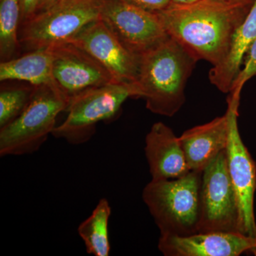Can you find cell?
<instances>
[{
	"mask_svg": "<svg viewBox=\"0 0 256 256\" xmlns=\"http://www.w3.org/2000/svg\"><path fill=\"white\" fill-rule=\"evenodd\" d=\"M252 6L223 0H198L188 4L171 3L156 13L170 37L197 60L216 66L226 56L234 33Z\"/></svg>",
	"mask_w": 256,
	"mask_h": 256,
	"instance_id": "cell-1",
	"label": "cell"
},
{
	"mask_svg": "<svg viewBox=\"0 0 256 256\" xmlns=\"http://www.w3.org/2000/svg\"><path fill=\"white\" fill-rule=\"evenodd\" d=\"M198 62L178 42L169 38L141 56L136 98L146 100L153 114L172 117L185 101L188 79Z\"/></svg>",
	"mask_w": 256,
	"mask_h": 256,
	"instance_id": "cell-2",
	"label": "cell"
},
{
	"mask_svg": "<svg viewBox=\"0 0 256 256\" xmlns=\"http://www.w3.org/2000/svg\"><path fill=\"white\" fill-rule=\"evenodd\" d=\"M202 172L191 171L174 180H152L142 198L160 235L188 236L198 232Z\"/></svg>",
	"mask_w": 256,
	"mask_h": 256,
	"instance_id": "cell-3",
	"label": "cell"
},
{
	"mask_svg": "<svg viewBox=\"0 0 256 256\" xmlns=\"http://www.w3.org/2000/svg\"><path fill=\"white\" fill-rule=\"evenodd\" d=\"M69 102L56 86H35L22 114L0 129V156H24L38 151L52 134L57 116L66 111Z\"/></svg>",
	"mask_w": 256,
	"mask_h": 256,
	"instance_id": "cell-4",
	"label": "cell"
},
{
	"mask_svg": "<svg viewBox=\"0 0 256 256\" xmlns=\"http://www.w3.org/2000/svg\"><path fill=\"white\" fill-rule=\"evenodd\" d=\"M102 0H62L20 25V47L26 52L69 42L100 18Z\"/></svg>",
	"mask_w": 256,
	"mask_h": 256,
	"instance_id": "cell-5",
	"label": "cell"
},
{
	"mask_svg": "<svg viewBox=\"0 0 256 256\" xmlns=\"http://www.w3.org/2000/svg\"><path fill=\"white\" fill-rule=\"evenodd\" d=\"M129 98H136L134 86L121 82H112L82 92L70 100L66 118L56 126L52 136L74 146L84 144L94 136L98 124L117 116Z\"/></svg>",
	"mask_w": 256,
	"mask_h": 256,
	"instance_id": "cell-6",
	"label": "cell"
},
{
	"mask_svg": "<svg viewBox=\"0 0 256 256\" xmlns=\"http://www.w3.org/2000/svg\"><path fill=\"white\" fill-rule=\"evenodd\" d=\"M213 232H240L238 200L228 174L226 150L202 174L197 233Z\"/></svg>",
	"mask_w": 256,
	"mask_h": 256,
	"instance_id": "cell-7",
	"label": "cell"
},
{
	"mask_svg": "<svg viewBox=\"0 0 256 256\" xmlns=\"http://www.w3.org/2000/svg\"><path fill=\"white\" fill-rule=\"evenodd\" d=\"M240 96L229 94L226 114L228 139L226 152L229 176L238 200L240 232L256 238L254 196L256 190V164L242 142L238 126Z\"/></svg>",
	"mask_w": 256,
	"mask_h": 256,
	"instance_id": "cell-8",
	"label": "cell"
},
{
	"mask_svg": "<svg viewBox=\"0 0 256 256\" xmlns=\"http://www.w3.org/2000/svg\"><path fill=\"white\" fill-rule=\"evenodd\" d=\"M100 18L128 50L140 56L170 38L156 12L124 0H102Z\"/></svg>",
	"mask_w": 256,
	"mask_h": 256,
	"instance_id": "cell-9",
	"label": "cell"
},
{
	"mask_svg": "<svg viewBox=\"0 0 256 256\" xmlns=\"http://www.w3.org/2000/svg\"><path fill=\"white\" fill-rule=\"evenodd\" d=\"M50 50L54 79L69 102L90 89L117 82L92 56L72 42L54 45Z\"/></svg>",
	"mask_w": 256,
	"mask_h": 256,
	"instance_id": "cell-10",
	"label": "cell"
},
{
	"mask_svg": "<svg viewBox=\"0 0 256 256\" xmlns=\"http://www.w3.org/2000/svg\"><path fill=\"white\" fill-rule=\"evenodd\" d=\"M72 43L92 56L110 73L114 82L134 85L141 56L128 50L100 18L86 26Z\"/></svg>",
	"mask_w": 256,
	"mask_h": 256,
	"instance_id": "cell-11",
	"label": "cell"
},
{
	"mask_svg": "<svg viewBox=\"0 0 256 256\" xmlns=\"http://www.w3.org/2000/svg\"><path fill=\"white\" fill-rule=\"evenodd\" d=\"M256 246V237L240 232L165 234L160 235L158 242V248L166 256H238Z\"/></svg>",
	"mask_w": 256,
	"mask_h": 256,
	"instance_id": "cell-12",
	"label": "cell"
},
{
	"mask_svg": "<svg viewBox=\"0 0 256 256\" xmlns=\"http://www.w3.org/2000/svg\"><path fill=\"white\" fill-rule=\"evenodd\" d=\"M144 153L152 180H174L191 172L180 138L163 122L153 124L146 134Z\"/></svg>",
	"mask_w": 256,
	"mask_h": 256,
	"instance_id": "cell-13",
	"label": "cell"
},
{
	"mask_svg": "<svg viewBox=\"0 0 256 256\" xmlns=\"http://www.w3.org/2000/svg\"><path fill=\"white\" fill-rule=\"evenodd\" d=\"M228 139V121L226 114L185 131L180 140L191 171H203L220 152L225 150Z\"/></svg>",
	"mask_w": 256,
	"mask_h": 256,
	"instance_id": "cell-14",
	"label": "cell"
},
{
	"mask_svg": "<svg viewBox=\"0 0 256 256\" xmlns=\"http://www.w3.org/2000/svg\"><path fill=\"white\" fill-rule=\"evenodd\" d=\"M256 38V0L234 33L230 48L222 63L210 68L208 78L220 92L230 94L248 50Z\"/></svg>",
	"mask_w": 256,
	"mask_h": 256,
	"instance_id": "cell-15",
	"label": "cell"
},
{
	"mask_svg": "<svg viewBox=\"0 0 256 256\" xmlns=\"http://www.w3.org/2000/svg\"><path fill=\"white\" fill-rule=\"evenodd\" d=\"M0 80H20L33 86H57L52 72V54L50 48L31 50L22 56L1 62Z\"/></svg>",
	"mask_w": 256,
	"mask_h": 256,
	"instance_id": "cell-16",
	"label": "cell"
},
{
	"mask_svg": "<svg viewBox=\"0 0 256 256\" xmlns=\"http://www.w3.org/2000/svg\"><path fill=\"white\" fill-rule=\"evenodd\" d=\"M111 207L106 198H101L92 215L79 225L78 234L85 244L88 254L108 256L110 252L108 224Z\"/></svg>",
	"mask_w": 256,
	"mask_h": 256,
	"instance_id": "cell-17",
	"label": "cell"
},
{
	"mask_svg": "<svg viewBox=\"0 0 256 256\" xmlns=\"http://www.w3.org/2000/svg\"><path fill=\"white\" fill-rule=\"evenodd\" d=\"M21 24L20 0H0V58L2 62L16 58L20 50L18 31Z\"/></svg>",
	"mask_w": 256,
	"mask_h": 256,
	"instance_id": "cell-18",
	"label": "cell"
},
{
	"mask_svg": "<svg viewBox=\"0 0 256 256\" xmlns=\"http://www.w3.org/2000/svg\"><path fill=\"white\" fill-rule=\"evenodd\" d=\"M35 86L5 88L0 92V129L18 118L25 110L34 92Z\"/></svg>",
	"mask_w": 256,
	"mask_h": 256,
	"instance_id": "cell-19",
	"label": "cell"
},
{
	"mask_svg": "<svg viewBox=\"0 0 256 256\" xmlns=\"http://www.w3.org/2000/svg\"><path fill=\"white\" fill-rule=\"evenodd\" d=\"M256 76V38L248 50L242 68L234 80L230 94L240 96L246 82Z\"/></svg>",
	"mask_w": 256,
	"mask_h": 256,
	"instance_id": "cell-20",
	"label": "cell"
},
{
	"mask_svg": "<svg viewBox=\"0 0 256 256\" xmlns=\"http://www.w3.org/2000/svg\"><path fill=\"white\" fill-rule=\"evenodd\" d=\"M124 1L151 12H158L161 11L168 8L172 3L171 0H124Z\"/></svg>",
	"mask_w": 256,
	"mask_h": 256,
	"instance_id": "cell-21",
	"label": "cell"
},
{
	"mask_svg": "<svg viewBox=\"0 0 256 256\" xmlns=\"http://www.w3.org/2000/svg\"><path fill=\"white\" fill-rule=\"evenodd\" d=\"M38 3H40V0H20L21 24L26 22L36 14Z\"/></svg>",
	"mask_w": 256,
	"mask_h": 256,
	"instance_id": "cell-22",
	"label": "cell"
},
{
	"mask_svg": "<svg viewBox=\"0 0 256 256\" xmlns=\"http://www.w3.org/2000/svg\"><path fill=\"white\" fill-rule=\"evenodd\" d=\"M60 1L62 0H40L36 14L50 10V8H53L56 4L60 3Z\"/></svg>",
	"mask_w": 256,
	"mask_h": 256,
	"instance_id": "cell-23",
	"label": "cell"
},
{
	"mask_svg": "<svg viewBox=\"0 0 256 256\" xmlns=\"http://www.w3.org/2000/svg\"><path fill=\"white\" fill-rule=\"evenodd\" d=\"M223 1L228 2L234 3V4L249 5L252 6L255 0H223Z\"/></svg>",
	"mask_w": 256,
	"mask_h": 256,
	"instance_id": "cell-24",
	"label": "cell"
},
{
	"mask_svg": "<svg viewBox=\"0 0 256 256\" xmlns=\"http://www.w3.org/2000/svg\"><path fill=\"white\" fill-rule=\"evenodd\" d=\"M198 0H171L172 3L178 4H188L195 2Z\"/></svg>",
	"mask_w": 256,
	"mask_h": 256,
	"instance_id": "cell-25",
	"label": "cell"
},
{
	"mask_svg": "<svg viewBox=\"0 0 256 256\" xmlns=\"http://www.w3.org/2000/svg\"><path fill=\"white\" fill-rule=\"evenodd\" d=\"M250 252H252V254H254V255L256 256V246L254 247V248H252V250H250Z\"/></svg>",
	"mask_w": 256,
	"mask_h": 256,
	"instance_id": "cell-26",
	"label": "cell"
}]
</instances>
